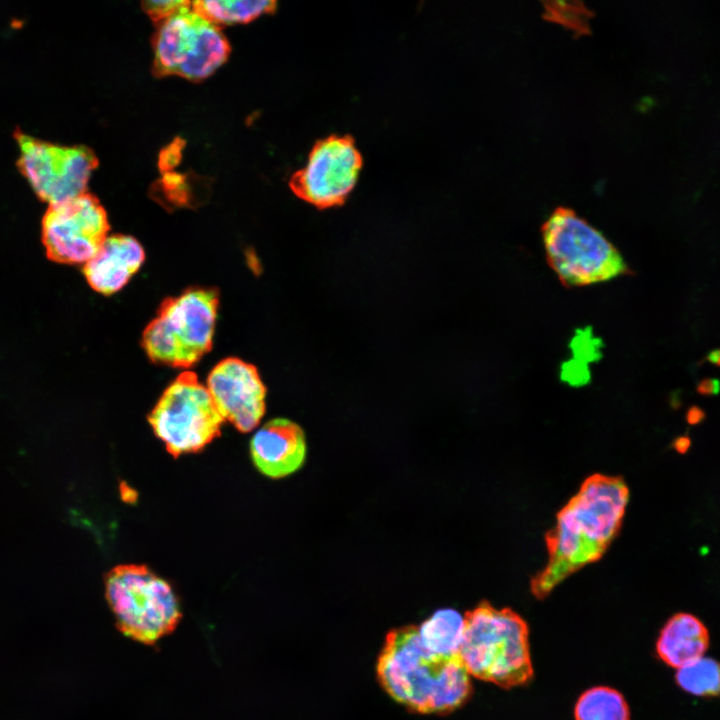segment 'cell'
I'll use <instances>...</instances> for the list:
<instances>
[{"label": "cell", "mask_w": 720, "mask_h": 720, "mask_svg": "<svg viewBox=\"0 0 720 720\" xmlns=\"http://www.w3.org/2000/svg\"><path fill=\"white\" fill-rule=\"evenodd\" d=\"M377 678L391 698L422 714L452 712L472 692L470 675L459 655L444 657L427 650L416 625L387 634L377 660Z\"/></svg>", "instance_id": "obj_2"}, {"label": "cell", "mask_w": 720, "mask_h": 720, "mask_svg": "<svg viewBox=\"0 0 720 720\" xmlns=\"http://www.w3.org/2000/svg\"><path fill=\"white\" fill-rule=\"evenodd\" d=\"M678 687L692 696L713 698L720 696V662L702 656L680 668L675 674Z\"/></svg>", "instance_id": "obj_19"}, {"label": "cell", "mask_w": 720, "mask_h": 720, "mask_svg": "<svg viewBox=\"0 0 720 720\" xmlns=\"http://www.w3.org/2000/svg\"><path fill=\"white\" fill-rule=\"evenodd\" d=\"M250 454L255 467L265 476L272 479L286 477L305 462V433L289 419L269 420L252 436Z\"/></svg>", "instance_id": "obj_13"}, {"label": "cell", "mask_w": 720, "mask_h": 720, "mask_svg": "<svg viewBox=\"0 0 720 720\" xmlns=\"http://www.w3.org/2000/svg\"><path fill=\"white\" fill-rule=\"evenodd\" d=\"M145 259L141 244L122 234L108 236L96 254L85 263L84 274L97 292L110 295L122 289Z\"/></svg>", "instance_id": "obj_14"}, {"label": "cell", "mask_w": 720, "mask_h": 720, "mask_svg": "<svg viewBox=\"0 0 720 720\" xmlns=\"http://www.w3.org/2000/svg\"><path fill=\"white\" fill-rule=\"evenodd\" d=\"M548 265L567 288L633 275L620 251L574 210L558 207L541 227Z\"/></svg>", "instance_id": "obj_4"}, {"label": "cell", "mask_w": 720, "mask_h": 720, "mask_svg": "<svg viewBox=\"0 0 720 720\" xmlns=\"http://www.w3.org/2000/svg\"><path fill=\"white\" fill-rule=\"evenodd\" d=\"M20 147L18 167L36 194L49 206L85 194L97 165L94 153L85 146H59L17 131Z\"/></svg>", "instance_id": "obj_9"}, {"label": "cell", "mask_w": 720, "mask_h": 720, "mask_svg": "<svg viewBox=\"0 0 720 720\" xmlns=\"http://www.w3.org/2000/svg\"><path fill=\"white\" fill-rule=\"evenodd\" d=\"M107 214L87 193L49 206L42 225L48 255L62 263H86L107 238Z\"/></svg>", "instance_id": "obj_11"}, {"label": "cell", "mask_w": 720, "mask_h": 720, "mask_svg": "<svg viewBox=\"0 0 720 720\" xmlns=\"http://www.w3.org/2000/svg\"><path fill=\"white\" fill-rule=\"evenodd\" d=\"M696 392L701 396H715L720 393V380L717 378H703L696 386Z\"/></svg>", "instance_id": "obj_23"}, {"label": "cell", "mask_w": 720, "mask_h": 720, "mask_svg": "<svg viewBox=\"0 0 720 720\" xmlns=\"http://www.w3.org/2000/svg\"><path fill=\"white\" fill-rule=\"evenodd\" d=\"M704 362H708L717 367H720V349H714L710 351L703 359Z\"/></svg>", "instance_id": "obj_26"}, {"label": "cell", "mask_w": 720, "mask_h": 720, "mask_svg": "<svg viewBox=\"0 0 720 720\" xmlns=\"http://www.w3.org/2000/svg\"><path fill=\"white\" fill-rule=\"evenodd\" d=\"M576 720H630V711L623 695L609 687L585 691L575 706Z\"/></svg>", "instance_id": "obj_18"}, {"label": "cell", "mask_w": 720, "mask_h": 720, "mask_svg": "<svg viewBox=\"0 0 720 720\" xmlns=\"http://www.w3.org/2000/svg\"><path fill=\"white\" fill-rule=\"evenodd\" d=\"M560 376L564 382L574 387L587 384L591 378L588 366L572 358L562 364Z\"/></svg>", "instance_id": "obj_21"}, {"label": "cell", "mask_w": 720, "mask_h": 720, "mask_svg": "<svg viewBox=\"0 0 720 720\" xmlns=\"http://www.w3.org/2000/svg\"><path fill=\"white\" fill-rule=\"evenodd\" d=\"M528 636L516 612L483 601L464 617L459 657L475 678L503 688L524 685L533 675Z\"/></svg>", "instance_id": "obj_3"}, {"label": "cell", "mask_w": 720, "mask_h": 720, "mask_svg": "<svg viewBox=\"0 0 720 720\" xmlns=\"http://www.w3.org/2000/svg\"><path fill=\"white\" fill-rule=\"evenodd\" d=\"M154 434L174 457L198 452L218 437L224 421L194 372L181 373L148 416Z\"/></svg>", "instance_id": "obj_8"}, {"label": "cell", "mask_w": 720, "mask_h": 720, "mask_svg": "<svg viewBox=\"0 0 720 720\" xmlns=\"http://www.w3.org/2000/svg\"><path fill=\"white\" fill-rule=\"evenodd\" d=\"M188 4H190L188 1L160 0L146 1L143 3V7L154 20L161 22Z\"/></svg>", "instance_id": "obj_22"}, {"label": "cell", "mask_w": 720, "mask_h": 720, "mask_svg": "<svg viewBox=\"0 0 720 720\" xmlns=\"http://www.w3.org/2000/svg\"><path fill=\"white\" fill-rule=\"evenodd\" d=\"M154 71L198 81L228 58L229 43L218 25L192 8V3L160 22L154 37Z\"/></svg>", "instance_id": "obj_7"}, {"label": "cell", "mask_w": 720, "mask_h": 720, "mask_svg": "<svg viewBox=\"0 0 720 720\" xmlns=\"http://www.w3.org/2000/svg\"><path fill=\"white\" fill-rule=\"evenodd\" d=\"M207 389L224 420L252 431L265 414L266 387L258 370L238 358L220 361L207 378Z\"/></svg>", "instance_id": "obj_12"}, {"label": "cell", "mask_w": 720, "mask_h": 720, "mask_svg": "<svg viewBox=\"0 0 720 720\" xmlns=\"http://www.w3.org/2000/svg\"><path fill=\"white\" fill-rule=\"evenodd\" d=\"M710 645L705 624L695 615L678 612L660 630L656 653L667 666L678 669L702 656Z\"/></svg>", "instance_id": "obj_15"}, {"label": "cell", "mask_w": 720, "mask_h": 720, "mask_svg": "<svg viewBox=\"0 0 720 720\" xmlns=\"http://www.w3.org/2000/svg\"><path fill=\"white\" fill-rule=\"evenodd\" d=\"M672 448L679 454H685L691 447V439L687 435L676 437L671 444Z\"/></svg>", "instance_id": "obj_25"}, {"label": "cell", "mask_w": 720, "mask_h": 720, "mask_svg": "<svg viewBox=\"0 0 720 720\" xmlns=\"http://www.w3.org/2000/svg\"><path fill=\"white\" fill-rule=\"evenodd\" d=\"M218 303L212 288H190L166 298L143 332L148 357L172 367L195 364L212 347Z\"/></svg>", "instance_id": "obj_6"}, {"label": "cell", "mask_w": 720, "mask_h": 720, "mask_svg": "<svg viewBox=\"0 0 720 720\" xmlns=\"http://www.w3.org/2000/svg\"><path fill=\"white\" fill-rule=\"evenodd\" d=\"M602 343L595 337L591 328L578 329L570 342L572 359L585 364L597 361L601 356Z\"/></svg>", "instance_id": "obj_20"}, {"label": "cell", "mask_w": 720, "mask_h": 720, "mask_svg": "<svg viewBox=\"0 0 720 720\" xmlns=\"http://www.w3.org/2000/svg\"><path fill=\"white\" fill-rule=\"evenodd\" d=\"M628 500L621 477L593 474L584 480L545 536L548 561L531 580L537 598L603 556L620 530Z\"/></svg>", "instance_id": "obj_1"}, {"label": "cell", "mask_w": 720, "mask_h": 720, "mask_svg": "<svg viewBox=\"0 0 720 720\" xmlns=\"http://www.w3.org/2000/svg\"><path fill=\"white\" fill-rule=\"evenodd\" d=\"M420 640L430 652L444 657L459 655L464 617L452 608L435 611L418 626Z\"/></svg>", "instance_id": "obj_16"}, {"label": "cell", "mask_w": 720, "mask_h": 720, "mask_svg": "<svg viewBox=\"0 0 720 720\" xmlns=\"http://www.w3.org/2000/svg\"><path fill=\"white\" fill-rule=\"evenodd\" d=\"M361 167L362 157L353 139L332 135L313 146L304 167L292 176L290 187L318 208L334 207L354 189Z\"/></svg>", "instance_id": "obj_10"}, {"label": "cell", "mask_w": 720, "mask_h": 720, "mask_svg": "<svg viewBox=\"0 0 720 720\" xmlns=\"http://www.w3.org/2000/svg\"><path fill=\"white\" fill-rule=\"evenodd\" d=\"M105 598L118 630L145 645L172 633L182 618L171 585L144 565L112 568L105 576Z\"/></svg>", "instance_id": "obj_5"}, {"label": "cell", "mask_w": 720, "mask_h": 720, "mask_svg": "<svg viewBox=\"0 0 720 720\" xmlns=\"http://www.w3.org/2000/svg\"><path fill=\"white\" fill-rule=\"evenodd\" d=\"M705 411L697 406H690L685 412V420L690 425H697L705 419Z\"/></svg>", "instance_id": "obj_24"}, {"label": "cell", "mask_w": 720, "mask_h": 720, "mask_svg": "<svg viewBox=\"0 0 720 720\" xmlns=\"http://www.w3.org/2000/svg\"><path fill=\"white\" fill-rule=\"evenodd\" d=\"M192 8L204 18L218 24L250 22L276 9L275 1L265 0H206L194 1Z\"/></svg>", "instance_id": "obj_17"}]
</instances>
